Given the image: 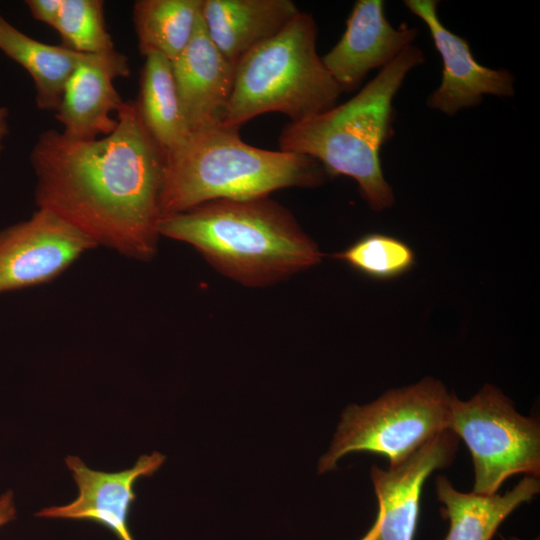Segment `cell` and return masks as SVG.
I'll use <instances>...</instances> for the list:
<instances>
[{
    "mask_svg": "<svg viewBox=\"0 0 540 540\" xmlns=\"http://www.w3.org/2000/svg\"><path fill=\"white\" fill-rule=\"evenodd\" d=\"M115 130L72 140L41 132L29 154L35 202L80 230L97 246L148 262L158 250L159 200L166 150L145 126L135 100L116 113Z\"/></svg>",
    "mask_w": 540,
    "mask_h": 540,
    "instance_id": "1",
    "label": "cell"
},
{
    "mask_svg": "<svg viewBox=\"0 0 540 540\" xmlns=\"http://www.w3.org/2000/svg\"><path fill=\"white\" fill-rule=\"evenodd\" d=\"M159 233L192 246L219 273L247 287L283 281L323 256L294 215L269 196L199 204L162 218Z\"/></svg>",
    "mask_w": 540,
    "mask_h": 540,
    "instance_id": "2",
    "label": "cell"
},
{
    "mask_svg": "<svg viewBox=\"0 0 540 540\" xmlns=\"http://www.w3.org/2000/svg\"><path fill=\"white\" fill-rule=\"evenodd\" d=\"M423 62L422 51L410 45L345 103L286 124L279 149L315 159L327 176L354 179L373 211L391 207L394 195L383 175L380 150L393 134V99L406 75Z\"/></svg>",
    "mask_w": 540,
    "mask_h": 540,
    "instance_id": "3",
    "label": "cell"
},
{
    "mask_svg": "<svg viewBox=\"0 0 540 540\" xmlns=\"http://www.w3.org/2000/svg\"><path fill=\"white\" fill-rule=\"evenodd\" d=\"M327 177L322 165L311 157L252 146L243 141L237 127L207 126L191 130L167 153L160 218L212 200L252 199L285 188H314Z\"/></svg>",
    "mask_w": 540,
    "mask_h": 540,
    "instance_id": "4",
    "label": "cell"
},
{
    "mask_svg": "<svg viewBox=\"0 0 540 540\" xmlns=\"http://www.w3.org/2000/svg\"><path fill=\"white\" fill-rule=\"evenodd\" d=\"M316 40L314 18L300 11L278 34L241 57L220 124L240 128L268 112L296 123L334 107L343 91L318 55Z\"/></svg>",
    "mask_w": 540,
    "mask_h": 540,
    "instance_id": "5",
    "label": "cell"
},
{
    "mask_svg": "<svg viewBox=\"0 0 540 540\" xmlns=\"http://www.w3.org/2000/svg\"><path fill=\"white\" fill-rule=\"evenodd\" d=\"M451 397L442 382L426 377L390 389L368 404L347 406L328 451L319 459L318 473L334 470L339 459L361 451L386 457L389 467L401 464L448 430Z\"/></svg>",
    "mask_w": 540,
    "mask_h": 540,
    "instance_id": "6",
    "label": "cell"
},
{
    "mask_svg": "<svg viewBox=\"0 0 540 540\" xmlns=\"http://www.w3.org/2000/svg\"><path fill=\"white\" fill-rule=\"evenodd\" d=\"M448 430L470 451L473 492L497 493L511 476H540V424L519 413L498 388L485 384L470 399L452 393Z\"/></svg>",
    "mask_w": 540,
    "mask_h": 540,
    "instance_id": "7",
    "label": "cell"
},
{
    "mask_svg": "<svg viewBox=\"0 0 540 540\" xmlns=\"http://www.w3.org/2000/svg\"><path fill=\"white\" fill-rule=\"evenodd\" d=\"M96 243L46 209L0 230V294L52 281Z\"/></svg>",
    "mask_w": 540,
    "mask_h": 540,
    "instance_id": "8",
    "label": "cell"
},
{
    "mask_svg": "<svg viewBox=\"0 0 540 540\" xmlns=\"http://www.w3.org/2000/svg\"><path fill=\"white\" fill-rule=\"evenodd\" d=\"M459 438L444 430L399 465L372 466L370 478L378 501V514L360 540H414L422 488L436 470L455 459Z\"/></svg>",
    "mask_w": 540,
    "mask_h": 540,
    "instance_id": "9",
    "label": "cell"
},
{
    "mask_svg": "<svg viewBox=\"0 0 540 540\" xmlns=\"http://www.w3.org/2000/svg\"><path fill=\"white\" fill-rule=\"evenodd\" d=\"M405 6L426 24L443 62L439 87L428 97L430 108L452 116L477 106L485 94L514 95V77L506 69L482 66L473 57L468 41L451 32L437 14L438 1L406 0Z\"/></svg>",
    "mask_w": 540,
    "mask_h": 540,
    "instance_id": "10",
    "label": "cell"
},
{
    "mask_svg": "<svg viewBox=\"0 0 540 540\" xmlns=\"http://www.w3.org/2000/svg\"><path fill=\"white\" fill-rule=\"evenodd\" d=\"M159 452L141 455L135 465L119 472L90 469L76 456L65 459L78 486L77 498L67 505L51 506L37 512V517L90 521L109 529L118 540H134L128 515L136 499L134 486L141 477L152 476L164 463Z\"/></svg>",
    "mask_w": 540,
    "mask_h": 540,
    "instance_id": "11",
    "label": "cell"
},
{
    "mask_svg": "<svg viewBox=\"0 0 540 540\" xmlns=\"http://www.w3.org/2000/svg\"><path fill=\"white\" fill-rule=\"evenodd\" d=\"M384 6L380 0L356 1L340 40L321 57L343 92L355 89L371 70L392 62L417 36V29L406 24L394 28Z\"/></svg>",
    "mask_w": 540,
    "mask_h": 540,
    "instance_id": "12",
    "label": "cell"
},
{
    "mask_svg": "<svg viewBox=\"0 0 540 540\" xmlns=\"http://www.w3.org/2000/svg\"><path fill=\"white\" fill-rule=\"evenodd\" d=\"M130 74L127 57L116 49L106 54H87L68 80L55 118L69 139L88 141L112 133L124 101L114 80Z\"/></svg>",
    "mask_w": 540,
    "mask_h": 540,
    "instance_id": "13",
    "label": "cell"
},
{
    "mask_svg": "<svg viewBox=\"0 0 540 540\" xmlns=\"http://www.w3.org/2000/svg\"><path fill=\"white\" fill-rule=\"evenodd\" d=\"M235 65L211 41L200 16L190 42L171 61L190 131L220 124L232 92Z\"/></svg>",
    "mask_w": 540,
    "mask_h": 540,
    "instance_id": "14",
    "label": "cell"
},
{
    "mask_svg": "<svg viewBox=\"0 0 540 540\" xmlns=\"http://www.w3.org/2000/svg\"><path fill=\"white\" fill-rule=\"evenodd\" d=\"M299 12L291 0H202L201 6L209 38L234 64L278 34Z\"/></svg>",
    "mask_w": 540,
    "mask_h": 540,
    "instance_id": "15",
    "label": "cell"
},
{
    "mask_svg": "<svg viewBox=\"0 0 540 540\" xmlns=\"http://www.w3.org/2000/svg\"><path fill=\"white\" fill-rule=\"evenodd\" d=\"M540 492L539 478L524 476L503 495L461 492L444 476L436 478V494L449 521L443 540H491L501 523Z\"/></svg>",
    "mask_w": 540,
    "mask_h": 540,
    "instance_id": "16",
    "label": "cell"
},
{
    "mask_svg": "<svg viewBox=\"0 0 540 540\" xmlns=\"http://www.w3.org/2000/svg\"><path fill=\"white\" fill-rule=\"evenodd\" d=\"M0 51L30 74L37 108L54 112L68 80L87 55L35 40L1 15Z\"/></svg>",
    "mask_w": 540,
    "mask_h": 540,
    "instance_id": "17",
    "label": "cell"
},
{
    "mask_svg": "<svg viewBox=\"0 0 540 540\" xmlns=\"http://www.w3.org/2000/svg\"><path fill=\"white\" fill-rule=\"evenodd\" d=\"M135 102L145 126L167 153L189 135L171 61L165 56L155 52L145 56Z\"/></svg>",
    "mask_w": 540,
    "mask_h": 540,
    "instance_id": "18",
    "label": "cell"
},
{
    "mask_svg": "<svg viewBox=\"0 0 540 540\" xmlns=\"http://www.w3.org/2000/svg\"><path fill=\"white\" fill-rule=\"evenodd\" d=\"M202 0H139L132 18L142 55L159 53L173 61L190 42Z\"/></svg>",
    "mask_w": 540,
    "mask_h": 540,
    "instance_id": "19",
    "label": "cell"
},
{
    "mask_svg": "<svg viewBox=\"0 0 540 540\" xmlns=\"http://www.w3.org/2000/svg\"><path fill=\"white\" fill-rule=\"evenodd\" d=\"M333 258L359 274L377 281L398 278L415 265L413 249L404 241L383 233L361 236Z\"/></svg>",
    "mask_w": 540,
    "mask_h": 540,
    "instance_id": "20",
    "label": "cell"
},
{
    "mask_svg": "<svg viewBox=\"0 0 540 540\" xmlns=\"http://www.w3.org/2000/svg\"><path fill=\"white\" fill-rule=\"evenodd\" d=\"M62 46L82 54H106L115 50L104 18L102 0H62L53 26Z\"/></svg>",
    "mask_w": 540,
    "mask_h": 540,
    "instance_id": "21",
    "label": "cell"
},
{
    "mask_svg": "<svg viewBox=\"0 0 540 540\" xmlns=\"http://www.w3.org/2000/svg\"><path fill=\"white\" fill-rule=\"evenodd\" d=\"M25 3L35 20L53 28L61 10L62 0H27Z\"/></svg>",
    "mask_w": 540,
    "mask_h": 540,
    "instance_id": "22",
    "label": "cell"
},
{
    "mask_svg": "<svg viewBox=\"0 0 540 540\" xmlns=\"http://www.w3.org/2000/svg\"><path fill=\"white\" fill-rule=\"evenodd\" d=\"M16 509L12 491H7L0 496V526L15 519Z\"/></svg>",
    "mask_w": 540,
    "mask_h": 540,
    "instance_id": "23",
    "label": "cell"
},
{
    "mask_svg": "<svg viewBox=\"0 0 540 540\" xmlns=\"http://www.w3.org/2000/svg\"><path fill=\"white\" fill-rule=\"evenodd\" d=\"M9 111L7 107L0 106V154L3 150V143L9 133L8 125Z\"/></svg>",
    "mask_w": 540,
    "mask_h": 540,
    "instance_id": "24",
    "label": "cell"
},
{
    "mask_svg": "<svg viewBox=\"0 0 540 540\" xmlns=\"http://www.w3.org/2000/svg\"><path fill=\"white\" fill-rule=\"evenodd\" d=\"M501 540H522V539H520V538H518V537H515V536H510V537H508V538H503V537H501Z\"/></svg>",
    "mask_w": 540,
    "mask_h": 540,
    "instance_id": "25",
    "label": "cell"
}]
</instances>
